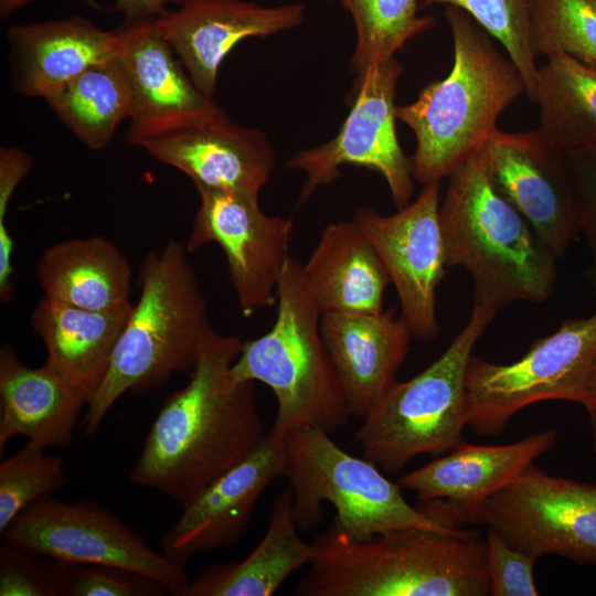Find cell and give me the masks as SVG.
I'll return each instance as SVG.
<instances>
[{"label":"cell","mask_w":596,"mask_h":596,"mask_svg":"<svg viewBox=\"0 0 596 596\" xmlns=\"http://www.w3.org/2000/svg\"><path fill=\"white\" fill-rule=\"evenodd\" d=\"M243 341L211 323L198 348L190 380L162 404L129 478L181 509L248 457L265 439L255 382H236L231 368Z\"/></svg>","instance_id":"1"},{"label":"cell","mask_w":596,"mask_h":596,"mask_svg":"<svg viewBox=\"0 0 596 596\" xmlns=\"http://www.w3.org/2000/svg\"><path fill=\"white\" fill-rule=\"evenodd\" d=\"M312 545L296 596L489 595L487 541L468 531L404 529L353 541L331 524Z\"/></svg>","instance_id":"2"},{"label":"cell","mask_w":596,"mask_h":596,"mask_svg":"<svg viewBox=\"0 0 596 596\" xmlns=\"http://www.w3.org/2000/svg\"><path fill=\"white\" fill-rule=\"evenodd\" d=\"M445 14L454 42L450 73L396 107V118L415 135L413 177L424 185L439 183L479 152L500 115L525 93L515 64L487 31L459 8L447 6Z\"/></svg>","instance_id":"3"},{"label":"cell","mask_w":596,"mask_h":596,"mask_svg":"<svg viewBox=\"0 0 596 596\" xmlns=\"http://www.w3.org/2000/svg\"><path fill=\"white\" fill-rule=\"evenodd\" d=\"M448 178L438 211L446 265L471 275L473 301L499 309L518 300H546L557 256L494 189L480 151Z\"/></svg>","instance_id":"4"},{"label":"cell","mask_w":596,"mask_h":596,"mask_svg":"<svg viewBox=\"0 0 596 596\" xmlns=\"http://www.w3.org/2000/svg\"><path fill=\"white\" fill-rule=\"evenodd\" d=\"M185 244L170 240L149 252L140 270V296L115 348L108 373L87 404L84 434L93 436L126 392H145L171 375L191 372L205 328L207 304Z\"/></svg>","instance_id":"5"},{"label":"cell","mask_w":596,"mask_h":596,"mask_svg":"<svg viewBox=\"0 0 596 596\" xmlns=\"http://www.w3.org/2000/svg\"><path fill=\"white\" fill-rule=\"evenodd\" d=\"M276 295L273 327L242 343L231 375L236 382H262L273 391L277 413L272 429L277 433L313 427L331 434L349 417L347 402L321 334V310L302 264L291 256Z\"/></svg>","instance_id":"6"},{"label":"cell","mask_w":596,"mask_h":596,"mask_svg":"<svg viewBox=\"0 0 596 596\" xmlns=\"http://www.w3.org/2000/svg\"><path fill=\"white\" fill-rule=\"evenodd\" d=\"M284 473L294 493V517L309 531L322 518L321 502L336 509L332 525L353 541L404 529L457 534L460 530L426 503L413 507L401 486L366 458L340 448L330 434L298 427L285 434Z\"/></svg>","instance_id":"7"},{"label":"cell","mask_w":596,"mask_h":596,"mask_svg":"<svg viewBox=\"0 0 596 596\" xmlns=\"http://www.w3.org/2000/svg\"><path fill=\"white\" fill-rule=\"evenodd\" d=\"M497 310L473 301L468 322L444 353L416 376L395 382L354 435L364 458L396 473L419 455H443L462 441L468 361Z\"/></svg>","instance_id":"8"},{"label":"cell","mask_w":596,"mask_h":596,"mask_svg":"<svg viewBox=\"0 0 596 596\" xmlns=\"http://www.w3.org/2000/svg\"><path fill=\"white\" fill-rule=\"evenodd\" d=\"M595 361L596 312L563 321L510 364L471 355L465 385L467 426L479 436H497L533 403L561 400L585 406Z\"/></svg>","instance_id":"9"},{"label":"cell","mask_w":596,"mask_h":596,"mask_svg":"<svg viewBox=\"0 0 596 596\" xmlns=\"http://www.w3.org/2000/svg\"><path fill=\"white\" fill-rule=\"evenodd\" d=\"M462 517L535 560L555 554L596 564V486L551 476L534 462Z\"/></svg>","instance_id":"10"},{"label":"cell","mask_w":596,"mask_h":596,"mask_svg":"<svg viewBox=\"0 0 596 596\" xmlns=\"http://www.w3.org/2000/svg\"><path fill=\"white\" fill-rule=\"evenodd\" d=\"M2 534L3 540L46 558L142 574L173 596L189 583L184 566L153 550L137 531L92 500L44 498L22 511Z\"/></svg>","instance_id":"11"},{"label":"cell","mask_w":596,"mask_h":596,"mask_svg":"<svg viewBox=\"0 0 596 596\" xmlns=\"http://www.w3.org/2000/svg\"><path fill=\"white\" fill-rule=\"evenodd\" d=\"M402 71L393 57L358 75L354 99L338 135L323 145L296 152L285 162L286 169L306 174L299 205L319 187L340 178V168L345 164L380 173L397 210L411 203L415 179L395 126V96Z\"/></svg>","instance_id":"12"},{"label":"cell","mask_w":596,"mask_h":596,"mask_svg":"<svg viewBox=\"0 0 596 596\" xmlns=\"http://www.w3.org/2000/svg\"><path fill=\"white\" fill-rule=\"evenodd\" d=\"M200 205L185 243L189 252L217 244L245 317L277 302V285L289 259L291 219L263 212L258 196L196 188Z\"/></svg>","instance_id":"13"},{"label":"cell","mask_w":596,"mask_h":596,"mask_svg":"<svg viewBox=\"0 0 596 596\" xmlns=\"http://www.w3.org/2000/svg\"><path fill=\"white\" fill-rule=\"evenodd\" d=\"M439 183L424 185L417 199L391 215L360 207L353 221L370 241L394 285L401 317L415 338L438 332L436 290L446 273L439 224Z\"/></svg>","instance_id":"14"},{"label":"cell","mask_w":596,"mask_h":596,"mask_svg":"<svg viewBox=\"0 0 596 596\" xmlns=\"http://www.w3.org/2000/svg\"><path fill=\"white\" fill-rule=\"evenodd\" d=\"M489 179L558 257L578 235L575 192L565 155L539 131L497 130L480 149Z\"/></svg>","instance_id":"15"},{"label":"cell","mask_w":596,"mask_h":596,"mask_svg":"<svg viewBox=\"0 0 596 596\" xmlns=\"http://www.w3.org/2000/svg\"><path fill=\"white\" fill-rule=\"evenodd\" d=\"M155 19L126 21L117 30L116 60L131 97L125 139L134 146L224 111L194 85Z\"/></svg>","instance_id":"16"},{"label":"cell","mask_w":596,"mask_h":596,"mask_svg":"<svg viewBox=\"0 0 596 596\" xmlns=\"http://www.w3.org/2000/svg\"><path fill=\"white\" fill-rule=\"evenodd\" d=\"M285 435L274 429L243 461L204 489L160 539L163 554L185 566L198 553L228 549L245 533L259 497L283 477Z\"/></svg>","instance_id":"17"},{"label":"cell","mask_w":596,"mask_h":596,"mask_svg":"<svg viewBox=\"0 0 596 596\" xmlns=\"http://www.w3.org/2000/svg\"><path fill=\"white\" fill-rule=\"evenodd\" d=\"M305 12L297 2L264 7L245 0H188L155 23L194 85L212 97L220 66L237 43L292 30L305 21Z\"/></svg>","instance_id":"18"},{"label":"cell","mask_w":596,"mask_h":596,"mask_svg":"<svg viewBox=\"0 0 596 596\" xmlns=\"http://www.w3.org/2000/svg\"><path fill=\"white\" fill-rule=\"evenodd\" d=\"M159 162L188 175L196 188L258 196L275 166L265 132L233 123L223 111L139 141Z\"/></svg>","instance_id":"19"},{"label":"cell","mask_w":596,"mask_h":596,"mask_svg":"<svg viewBox=\"0 0 596 596\" xmlns=\"http://www.w3.org/2000/svg\"><path fill=\"white\" fill-rule=\"evenodd\" d=\"M321 334L349 416L366 418L396 382L414 337L395 310L321 313Z\"/></svg>","instance_id":"20"},{"label":"cell","mask_w":596,"mask_h":596,"mask_svg":"<svg viewBox=\"0 0 596 596\" xmlns=\"http://www.w3.org/2000/svg\"><path fill=\"white\" fill-rule=\"evenodd\" d=\"M7 38L12 86L44 99L87 68L114 58L119 43L117 30H102L79 15L12 24Z\"/></svg>","instance_id":"21"},{"label":"cell","mask_w":596,"mask_h":596,"mask_svg":"<svg viewBox=\"0 0 596 596\" xmlns=\"http://www.w3.org/2000/svg\"><path fill=\"white\" fill-rule=\"evenodd\" d=\"M556 439L557 430L545 429L507 445L478 446L462 440L447 456L402 476L398 485L414 491L421 501L446 500L464 521V512L513 482Z\"/></svg>","instance_id":"22"},{"label":"cell","mask_w":596,"mask_h":596,"mask_svg":"<svg viewBox=\"0 0 596 596\" xmlns=\"http://www.w3.org/2000/svg\"><path fill=\"white\" fill-rule=\"evenodd\" d=\"M132 305L88 310L43 297L30 317L46 350L45 364L85 401L104 382Z\"/></svg>","instance_id":"23"},{"label":"cell","mask_w":596,"mask_h":596,"mask_svg":"<svg viewBox=\"0 0 596 596\" xmlns=\"http://www.w3.org/2000/svg\"><path fill=\"white\" fill-rule=\"evenodd\" d=\"M85 401L45 363L30 368L14 348L0 349V453L22 435L44 448L62 447L73 435Z\"/></svg>","instance_id":"24"},{"label":"cell","mask_w":596,"mask_h":596,"mask_svg":"<svg viewBox=\"0 0 596 596\" xmlns=\"http://www.w3.org/2000/svg\"><path fill=\"white\" fill-rule=\"evenodd\" d=\"M306 281L321 313H379L391 284L374 247L358 224L340 221L327 225L307 263Z\"/></svg>","instance_id":"25"},{"label":"cell","mask_w":596,"mask_h":596,"mask_svg":"<svg viewBox=\"0 0 596 596\" xmlns=\"http://www.w3.org/2000/svg\"><path fill=\"white\" fill-rule=\"evenodd\" d=\"M313 552L312 543L299 535L288 487L272 505L264 536L243 561L206 566L175 596H270L288 576L309 565Z\"/></svg>","instance_id":"26"},{"label":"cell","mask_w":596,"mask_h":596,"mask_svg":"<svg viewBox=\"0 0 596 596\" xmlns=\"http://www.w3.org/2000/svg\"><path fill=\"white\" fill-rule=\"evenodd\" d=\"M131 276L127 257L102 236L55 243L43 252L36 266L45 297L97 311L131 305Z\"/></svg>","instance_id":"27"},{"label":"cell","mask_w":596,"mask_h":596,"mask_svg":"<svg viewBox=\"0 0 596 596\" xmlns=\"http://www.w3.org/2000/svg\"><path fill=\"white\" fill-rule=\"evenodd\" d=\"M538 131L564 155L596 149V68L566 54L539 66L534 99Z\"/></svg>","instance_id":"28"},{"label":"cell","mask_w":596,"mask_h":596,"mask_svg":"<svg viewBox=\"0 0 596 596\" xmlns=\"http://www.w3.org/2000/svg\"><path fill=\"white\" fill-rule=\"evenodd\" d=\"M61 121L88 148H105L131 114L130 92L116 56L96 64L45 98Z\"/></svg>","instance_id":"29"},{"label":"cell","mask_w":596,"mask_h":596,"mask_svg":"<svg viewBox=\"0 0 596 596\" xmlns=\"http://www.w3.org/2000/svg\"><path fill=\"white\" fill-rule=\"evenodd\" d=\"M347 10L355 29V46L350 61L358 75L394 57L411 39L434 24L417 13L419 0H331Z\"/></svg>","instance_id":"30"},{"label":"cell","mask_w":596,"mask_h":596,"mask_svg":"<svg viewBox=\"0 0 596 596\" xmlns=\"http://www.w3.org/2000/svg\"><path fill=\"white\" fill-rule=\"evenodd\" d=\"M532 43L536 56L566 54L596 68V0H534Z\"/></svg>","instance_id":"31"},{"label":"cell","mask_w":596,"mask_h":596,"mask_svg":"<svg viewBox=\"0 0 596 596\" xmlns=\"http://www.w3.org/2000/svg\"><path fill=\"white\" fill-rule=\"evenodd\" d=\"M534 0H422L424 6L446 4L468 13L497 40L515 64L525 93L533 102L539 66L532 43Z\"/></svg>","instance_id":"32"},{"label":"cell","mask_w":596,"mask_h":596,"mask_svg":"<svg viewBox=\"0 0 596 596\" xmlns=\"http://www.w3.org/2000/svg\"><path fill=\"white\" fill-rule=\"evenodd\" d=\"M66 485L63 457L28 441L0 464V533L31 504Z\"/></svg>","instance_id":"33"},{"label":"cell","mask_w":596,"mask_h":596,"mask_svg":"<svg viewBox=\"0 0 596 596\" xmlns=\"http://www.w3.org/2000/svg\"><path fill=\"white\" fill-rule=\"evenodd\" d=\"M7 540L0 546V596H62L63 563Z\"/></svg>","instance_id":"34"},{"label":"cell","mask_w":596,"mask_h":596,"mask_svg":"<svg viewBox=\"0 0 596 596\" xmlns=\"http://www.w3.org/2000/svg\"><path fill=\"white\" fill-rule=\"evenodd\" d=\"M62 563V596H158L169 594V589L160 582L125 568Z\"/></svg>","instance_id":"35"},{"label":"cell","mask_w":596,"mask_h":596,"mask_svg":"<svg viewBox=\"0 0 596 596\" xmlns=\"http://www.w3.org/2000/svg\"><path fill=\"white\" fill-rule=\"evenodd\" d=\"M489 595L536 596L534 557L512 547L494 530H487Z\"/></svg>","instance_id":"36"},{"label":"cell","mask_w":596,"mask_h":596,"mask_svg":"<svg viewBox=\"0 0 596 596\" xmlns=\"http://www.w3.org/2000/svg\"><path fill=\"white\" fill-rule=\"evenodd\" d=\"M579 221L590 254L586 276L596 292V149L565 153Z\"/></svg>","instance_id":"37"},{"label":"cell","mask_w":596,"mask_h":596,"mask_svg":"<svg viewBox=\"0 0 596 596\" xmlns=\"http://www.w3.org/2000/svg\"><path fill=\"white\" fill-rule=\"evenodd\" d=\"M32 168V157L17 147L0 148V260L12 262L14 241L6 223L8 205L13 193Z\"/></svg>","instance_id":"38"},{"label":"cell","mask_w":596,"mask_h":596,"mask_svg":"<svg viewBox=\"0 0 596 596\" xmlns=\"http://www.w3.org/2000/svg\"><path fill=\"white\" fill-rule=\"evenodd\" d=\"M188 0H116L115 10L125 14L126 21L157 18L166 12L169 3L181 6Z\"/></svg>","instance_id":"39"},{"label":"cell","mask_w":596,"mask_h":596,"mask_svg":"<svg viewBox=\"0 0 596 596\" xmlns=\"http://www.w3.org/2000/svg\"><path fill=\"white\" fill-rule=\"evenodd\" d=\"M585 408L588 411V414L593 421L594 426L596 425V361L592 369L589 376L588 387H587V402Z\"/></svg>","instance_id":"40"},{"label":"cell","mask_w":596,"mask_h":596,"mask_svg":"<svg viewBox=\"0 0 596 596\" xmlns=\"http://www.w3.org/2000/svg\"><path fill=\"white\" fill-rule=\"evenodd\" d=\"M34 0H0V15L7 18Z\"/></svg>","instance_id":"41"}]
</instances>
